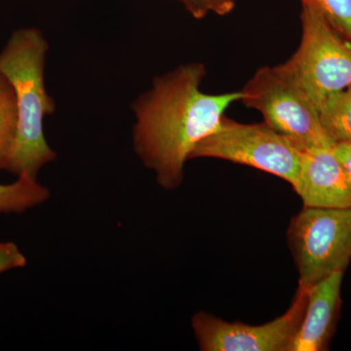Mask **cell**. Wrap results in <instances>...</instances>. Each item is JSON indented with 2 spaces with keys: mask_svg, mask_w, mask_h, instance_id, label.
Returning <instances> with one entry per match:
<instances>
[{
  "mask_svg": "<svg viewBox=\"0 0 351 351\" xmlns=\"http://www.w3.org/2000/svg\"><path fill=\"white\" fill-rule=\"evenodd\" d=\"M205 73L201 64L181 66L157 80L136 106V152L164 189L182 184L184 163L196 145L218 128L226 108L241 100V91L201 92Z\"/></svg>",
  "mask_w": 351,
  "mask_h": 351,
  "instance_id": "obj_1",
  "label": "cell"
},
{
  "mask_svg": "<svg viewBox=\"0 0 351 351\" xmlns=\"http://www.w3.org/2000/svg\"><path fill=\"white\" fill-rule=\"evenodd\" d=\"M47 43L34 29L13 34L0 53V73L15 90L18 125L6 170L19 177L36 178L45 164L56 158L43 133V119L54 112L55 104L44 86V62Z\"/></svg>",
  "mask_w": 351,
  "mask_h": 351,
  "instance_id": "obj_2",
  "label": "cell"
},
{
  "mask_svg": "<svg viewBox=\"0 0 351 351\" xmlns=\"http://www.w3.org/2000/svg\"><path fill=\"white\" fill-rule=\"evenodd\" d=\"M301 20L299 48L276 66L318 110L329 95L351 85V43L313 6L302 4Z\"/></svg>",
  "mask_w": 351,
  "mask_h": 351,
  "instance_id": "obj_3",
  "label": "cell"
},
{
  "mask_svg": "<svg viewBox=\"0 0 351 351\" xmlns=\"http://www.w3.org/2000/svg\"><path fill=\"white\" fill-rule=\"evenodd\" d=\"M246 107L262 113L263 122L300 149L332 147L317 108L277 66H263L241 90Z\"/></svg>",
  "mask_w": 351,
  "mask_h": 351,
  "instance_id": "obj_4",
  "label": "cell"
},
{
  "mask_svg": "<svg viewBox=\"0 0 351 351\" xmlns=\"http://www.w3.org/2000/svg\"><path fill=\"white\" fill-rule=\"evenodd\" d=\"M288 241L300 274L311 287L351 261V207H304L291 221Z\"/></svg>",
  "mask_w": 351,
  "mask_h": 351,
  "instance_id": "obj_5",
  "label": "cell"
},
{
  "mask_svg": "<svg viewBox=\"0 0 351 351\" xmlns=\"http://www.w3.org/2000/svg\"><path fill=\"white\" fill-rule=\"evenodd\" d=\"M199 157L243 164L293 184L302 151L265 122L242 124L223 117L218 128L196 145L189 159Z\"/></svg>",
  "mask_w": 351,
  "mask_h": 351,
  "instance_id": "obj_6",
  "label": "cell"
},
{
  "mask_svg": "<svg viewBox=\"0 0 351 351\" xmlns=\"http://www.w3.org/2000/svg\"><path fill=\"white\" fill-rule=\"evenodd\" d=\"M309 288L299 284L287 311L263 325L228 322L200 311L191 320L203 351H291L306 311Z\"/></svg>",
  "mask_w": 351,
  "mask_h": 351,
  "instance_id": "obj_7",
  "label": "cell"
},
{
  "mask_svg": "<svg viewBox=\"0 0 351 351\" xmlns=\"http://www.w3.org/2000/svg\"><path fill=\"white\" fill-rule=\"evenodd\" d=\"M292 186L304 207H351V184L332 147L302 151Z\"/></svg>",
  "mask_w": 351,
  "mask_h": 351,
  "instance_id": "obj_8",
  "label": "cell"
},
{
  "mask_svg": "<svg viewBox=\"0 0 351 351\" xmlns=\"http://www.w3.org/2000/svg\"><path fill=\"white\" fill-rule=\"evenodd\" d=\"M343 274L334 272L309 288L304 318L291 351L327 350L338 319Z\"/></svg>",
  "mask_w": 351,
  "mask_h": 351,
  "instance_id": "obj_9",
  "label": "cell"
},
{
  "mask_svg": "<svg viewBox=\"0 0 351 351\" xmlns=\"http://www.w3.org/2000/svg\"><path fill=\"white\" fill-rule=\"evenodd\" d=\"M317 110L323 129L335 145L351 143V85L329 95Z\"/></svg>",
  "mask_w": 351,
  "mask_h": 351,
  "instance_id": "obj_10",
  "label": "cell"
},
{
  "mask_svg": "<svg viewBox=\"0 0 351 351\" xmlns=\"http://www.w3.org/2000/svg\"><path fill=\"white\" fill-rule=\"evenodd\" d=\"M49 189L36 178L21 175L12 184H0V214H22L48 200Z\"/></svg>",
  "mask_w": 351,
  "mask_h": 351,
  "instance_id": "obj_11",
  "label": "cell"
},
{
  "mask_svg": "<svg viewBox=\"0 0 351 351\" xmlns=\"http://www.w3.org/2000/svg\"><path fill=\"white\" fill-rule=\"evenodd\" d=\"M18 112L15 90L0 73V171L6 170L17 133Z\"/></svg>",
  "mask_w": 351,
  "mask_h": 351,
  "instance_id": "obj_12",
  "label": "cell"
},
{
  "mask_svg": "<svg viewBox=\"0 0 351 351\" xmlns=\"http://www.w3.org/2000/svg\"><path fill=\"white\" fill-rule=\"evenodd\" d=\"M319 11L325 19L351 43V0H301Z\"/></svg>",
  "mask_w": 351,
  "mask_h": 351,
  "instance_id": "obj_13",
  "label": "cell"
},
{
  "mask_svg": "<svg viewBox=\"0 0 351 351\" xmlns=\"http://www.w3.org/2000/svg\"><path fill=\"white\" fill-rule=\"evenodd\" d=\"M186 10L197 19L204 18L208 13L226 15L234 8L235 0H179Z\"/></svg>",
  "mask_w": 351,
  "mask_h": 351,
  "instance_id": "obj_14",
  "label": "cell"
},
{
  "mask_svg": "<svg viewBox=\"0 0 351 351\" xmlns=\"http://www.w3.org/2000/svg\"><path fill=\"white\" fill-rule=\"evenodd\" d=\"M27 258L19 247L13 242H0V274L8 270L22 269Z\"/></svg>",
  "mask_w": 351,
  "mask_h": 351,
  "instance_id": "obj_15",
  "label": "cell"
},
{
  "mask_svg": "<svg viewBox=\"0 0 351 351\" xmlns=\"http://www.w3.org/2000/svg\"><path fill=\"white\" fill-rule=\"evenodd\" d=\"M335 156L345 170L351 184V143H339L332 147Z\"/></svg>",
  "mask_w": 351,
  "mask_h": 351,
  "instance_id": "obj_16",
  "label": "cell"
}]
</instances>
